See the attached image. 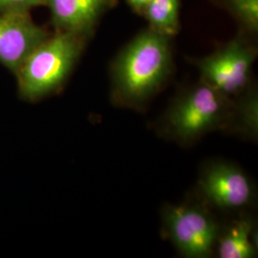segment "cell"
Segmentation results:
<instances>
[{
  "label": "cell",
  "mask_w": 258,
  "mask_h": 258,
  "mask_svg": "<svg viewBox=\"0 0 258 258\" xmlns=\"http://www.w3.org/2000/svg\"><path fill=\"white\" fill-rule=\"evenodd\" d=\"M170 40L148 28L120 51L111 68L116 102L139 106L166 83L173 69Z\"/></svg>",
  "instance_id": "obj_1"
},
{
  "label": "cell",
  "mask_w": 258,
  "mask_h": 258,
  "mask_svg": "<svg viewBox=\"0 0 258 258\" xmlns=\"http://www.w3.org/2000/svg\"><path fill=\"white\" fill-rule=\"evenodd\" d=\"M88 38L56 31L28 55L17 77L20 96L36 102L57 90L68 78Z\"/></svg>",
  "instance_id": "obj_2"
},
{
  "label": "cell",
  "mask_w": 258,
  "mask_h": 258,
  "mask_svg": "<svg viewBox=\"0 0 258 258\" xmlns=\"http://www.w3.org/2000/svg\"><path fill=\"white\" fill-rule=\"evenodd\" d=\"M229 109V98L201 81L177 97L166 114L165 127L176 140L191 142L226 123Z\"/></svg>",
  "instance_id": "obj_3"
},
{
  "label": "cell",
  "mask_w": 258,
  "mask_h": 258,
  "mask_svg": "<svg viewBox=\"0 0 258 258\" xmlns=\"http://www.w3.org/2000/svg\"><path fill=\"white\" fill-rule=\"evenodd\" d=\"M256 49L240 35L212 55L194 59L202 82L227 98L243 92L249 84Z\"/></svg>",
  "instance_id": "obj_4"
},
{
  "label": "cell",
  "mask_w": 258,
  "mask_h": 258,
  "mask_svg": "<svg viewBox=\"0 0 258 258\" xmlns=\"http://www.w3.org/2000/svg\"><path fill=\"white\" fill-rule=\"evenodd\" d=\"M164 223L172 243L184 256L212 255L219 230L205 211L194 206H168L164 213Z\"/></svg>",
  "instance_id": "obj_5"
},
{
  "label": "cell",
  "mask_w": 258,
  "mask_h": 258,
  "mask_svg": "<svg viewBox=\"0 0 258 258\" xmlns=\"http://www.w3.org/2000/svg\"><path fill=\"white\" fill-rule=\"evenodd\" d=\"M49 37L28 12L0 13V63L17 74L28 55Z\"/></svg>",
  "instance_id": "obj_6"
},
{
  "label": "cell",
  "mask_w": 258,
  "mask_h": 258,
  "mask_svg": "<svg viewBox=\"0 0 258 258\" xmlns=\"http://www.w3.org/2000/svg\"><path fill=\"white\" fill-rule=\"evenodd\" d=\"M199 186L205 197L223 210H238L253 199V187L248 176L237 166L216 163L202 174Z\"/></svg>",
  "instance_id": "obj_7"
},
{
  "label": "cell",
  "mask_w": 258,
  "mask_h": 258,
  "mask_svg": "<svg viewBox=\"0 0 258 258\" xmlns=\"http://www.w3.org/2000/svg\"><path fill=\"white\" fill-rule=\"evenodd\" d=\"M118 0H44L56 31L91 37L99 20Z\"/></svg>",
  "instance_id": "obj_8"
},
{
  "label": "cell",
  "mask_w": 258,
  "mask_h": 258,
  "mask_svg": "<svg viewBox=\"0 0 258 258\" xmlns=\"http://www.w3.org/2000/svg\"><path fill=\"white\" fill-rule=\"evenodd\" d=\"M252 223L243 219L234 223L218 237V256L221 258H251L256 255L252 241Z\"/></svg>",
  "instance_id": "obj_9"
},
{
  "label": "cell",
  "mask_w": 258,
  "mask_h": 258,
  "mask_svg": "<svg viewBox=\"0 0 258 258\" xmlns=\"http://www.w3.org/2000/svg\"><path fill=\"white\" fill-rule=\"evenodd\" d=\"M180 6L181 0H150L142 16L149 29L172 38L180 31Z\"/></svg>",
  "instance_id": "obj_10"
},
{
  "label": "cell",
  "mask_w": 258,
  "mask_h": 258,
  "mask_svg": "<svg viewBox=\"0 0 258 258\" xmlns=\"http://www.w3.org/2000/svg\"><path fill=\"white\" fill-rule=\"evenodd\" d=\"M227 10L238 22L241 29L249 35L258 32V0H212Z\"/></svg>",
  "instance_id": "obj_11"
},
{
  "label": "cell",
  "mask_w": 258,
  "mask_h": 258,
  "mask_svg": "<svg viewBox=\"0 0 258 258\" xmlns=\"http://www.w3.org/2000/svg\"><path fill=\"white\" fill-rule=\"evenodd\" d=\"M239 123L241 128L247 134L254 136L257 133V96L254 91L249 92L242 100L238 106Z\"/></svg>",
  "instance_id": "obj_12"
},
{
  "label": "cell",
  "mask_w": 258,
  "mask_h": 258,
  "mask_svg": "<svg viewBox=\"0 0 258 258\" xmlns=\"http://www.w3.org/2000/svg\"><path fill=\"white\" fill-rule=\"evenodd\" d=\"M40 5H44V0H0V13H29L30 10Z\"/></svg>",
  "instance_id": "obj_13"
},
{
  "label": "cell",
  "mask_w": 258,
  "mask_h": 258,
  "mask_svg": "<svg viewBox=\"0 0 258 258\" xmlns=\"http://www.w3.org/2000/svg\"><path fill=\"white\" fill-rule=\"evenodd\" d=\"M149 1L150 0H126L130 8L140 16H142L143 11L145 9V7L148 5Z\"/></svg>",
  "instance_id": "obj_14"
}]
</instances>
